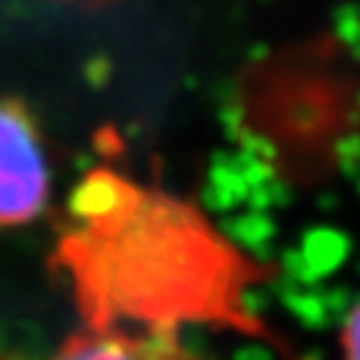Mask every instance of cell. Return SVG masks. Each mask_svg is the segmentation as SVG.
<instances>
[{"label":"cell","instance_id":"obj_3","mask_svg":"<svg viewBox=\"0 0 360 360\" xmlns=\"http://www.w3.org/2000/svg\"><path fill=\"white\" fill-rule=\"evenodd\" d=\"M43 360H200L168 328L86 326Z\"/></svg>","mask_w":360,"mask_h":360},{"label":"cell","instance_id":"obj_1","mask_svg":"<svg viewBox=\"0 0 360 360\" xmlns=\"http://www.w3.org/2000/svg\"><path fill=\"white\" fill-rule=\"evenodd\" d=\"M72 214L59 259L86 326L179 331L200 323L267 336L245 307V288L264 272L195 206L96 171L77 190Z\"/></svg>","mask_w":360,"mask_h":360},{"label":"cell","instance_id":"obj_4","mask_svg":"<svg viewBox=\"0 0 360 360\" xmlns=\"http://www.w3.org/2000/svg\"><path fill=\"white\" fill-rule=\"evenodd\" d=\"M342 352H345V360H360V304L349 312L347 323L342 328Z\"/></svg>","mask_w":360,"mask_h":360},{"label":"cell","instance_id":"obj_2","mask_svg":"<svg viewBox=\"0 0 360 360\" xmlns=\"http://www.w3.org/2000/svg\"><path fill=\"white\" fill-rule=\"evenodd\" d=\"M49 193V155L35 117L19 102L0 99V230L38 219Z\"/></svg>","mask_w":360,"mask_h":360}]
</instances>
